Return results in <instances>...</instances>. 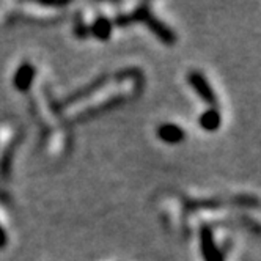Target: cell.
Segmentation results:
<instances>
[{
  "label": "cell",
  "mask_w": 261,
  "mask_h": 261,
  "mask_svg": "<svg viewBox=\"0 0 261 261\" xmlns=\"http://www.w3.org/2000/svg\"><path fill=\"white\" fill-rule=\"evenodd\" d=\"M7 244H8V238H7V233H5V230L2 228V225H0V249L7 247Z\"/></svg>",
  "instance_id": "4fadbf2b"
},
{
  "label": "cell",
  "mask_w": 261,
  "mask_h": 261,
  "mask_svg": "<svg viewBox=\"0 0 261 261\" xmlns=\"http://www.w3.org/2000/svg\"><path fill=\"white\" fill-rule=\"evenodd\" d=\"M156 136L161 142L169 143V145H178V143L184 142V139H186L184 129L175 123H162L161 126H158Z\"/></svg>",
  "instance_id": "8992f818"
},
{
  "label": "cell",
  "mask_w": 261,
  "mask_h": 261,
  "mask_svg": "<svg viewBox=\"0 0 261 261\" xmlns=\"http://www.w3.org/2000/svg\"><path fill=\"white\" fill-rule=\"evenodd\" d=\"M74 33H76V36H77L79 40H85L87 36L90 35V30H88L87 24L82 21L81 14L76 16V25H74Z\"/></svg>",
  "instance_id": "7c38bea8"
},
{
  "label": "cell",
  "mask_w": 261,
  "mask_h": 261,
  "mask_svg": "<svg viewBox=\"0 0 261 261\" xmlns=\"http://www.w3.org/2000/svg\"><path fill=\"white\" fill-rule=\"evenodd\" d=\"M129 19H130V22L136 21V22L146 24V27L156 35V38L167 46H173L176 43V33L172 29L167 27L162 21L158 19V17L151 13V8L148 4H140L133 11V14H129Z\"/></svg>",
  "instance_id": "6da1fadb"
},
{
  "label": "cell",
  "mask_w": 261,
  "mask_h": 261,
  "mask_svg": "<svg viewBox=\"0 0 261 261\" xmlns=\"http://www.w3.org/2000/svg\"><path fill=\"white\" fill-rule=\"evenodd\" d=\"M188 82L189 85L194 88V91L197 95L206 102L210 107H216L217 106V96L213 90V87L210 85V82L206 81V77L203 76V72L200 71H191L188 74Z\"/></svg>",
  "instance_id": "277c9868"
},
{
  "label": "cell",
  "mask_w": 261,
  "mask_h": 261,
  "mask_svg": "<svg viewBox=\"0 0 261 261\" xmlns=\"http://www.w3.org/2000/svg\"><path fill=\"white\" fill-rule=\"evenodd\" d=\"M123 102H124V98H123V96H114L112 99H109V101H106V102H102V104H98V106H95V107L88 109V110L85 112V114H82V115L77 117L76 120H77V121H84V120L95 118V117H98V115L106 114V112H109V110H114V109L120 107Z\"/></svg>",
  "instance_id": "ba28073f"
},
{
  "label": "cell",
  "mask_w": 261,
  "mask_h": 261,
  "mask_svg": "<svg viewBox=\"0 0 261 261\" xmlns=\"http://www.w3.org/2000/svg\"><path fill=\"white\" fill-rule=\"evenodd\" d=\"M198 123H200V127L203 130H206V133H214L217 130L222 124V115L217 107H210L203 112L198 118Z\"/></svg>",
  "instance_id": "9c48e42d"
},
{
  "label": "cell",
  "mask_w": 261,
  "mask_h": 261,
  "mask_svg": "<svg viewBox=\"0 0 261 261\" xmlns=\"http://www.w3.org/2000/svg\"><path fill=\"white\" fill-rule=\"evenodd\" d=\"M35 74H36V68L30 62H24L22 65H19V68H17L14 72L13 87L17 91L27 93L32 88V84L35 81Z\"/></svg>",
  "instance_id": "5b68a950"
},
{
  "label": "cell",
  "mask_w": 261,
  "mask_h": 261,
  "mask_svg": "<svg viewBox=\"0 0 261 261\" xmlns=\"http://www.w3.org/2000/svg\"><path fill=\"white\" fill-rule=\"evenodd\" d=\"M90 35L95 36L99 41H109L112 32H114V22H112L109 17L106 16H98L93 24L90 25Z\"/></svg>",
  "instance_id": "52a82bcc"
},
{
  "label": "cell",
  "mask_w": 261,
  "mask_h": 261,
  "mask_svg": "<svg viewBox=\"0 0 261 261\" xmlns=\"http://www.w3.org/2000/svg\"><path fill=\"white\" fill-rule=\"evenodd\" d=\"M225 204V201L222 200H217V198H213V200H194V201H188V210H198V208H204V210H216V208H220Z\"/></svg>",
  "instance_id": "8fae6325"
},
{
  "label": "cell",
  "mask_w": 261,
  "mask_h": 261,
  "mask_svg": "<svg viewBox=\"0 0 261 261\" xmlns=\"http://www.w3.org/2000/svg\"><path fill=\"white\" fill-rule=\"evenodd\" d=\"M19 142H21L19 137H14V140L7 146L5 153L2 154V158H0V176L5 178V179L11 175V162L14 158V150H16V146Z\"/></svg>",
  "instance_id": "30bf717a"
},
{
  "label": "cell",
  "mask_w": 261,
  "mask_h": 261,
  "mask_svg": "<svg viewBox=\"0 0 261 261\" xmlns=\"http://www.w3.org/2000/svg\"><path fill=\"white\" fill-rule=\"evenodd\" d=\"M109 81H110V76H109V74H102V76L96 77L95 81H91L88 85L79 88L77 91L71 93V95L66 96L62 102H57V104L54 106V109H55V110H57V109H65V107H68V106H71V104H74V102H79V101H82V99H85V98H88V96H91V95H95L96 91H99L102 87H106V84H107Z\"/></svg>",
  "instance_id": "7a4b0ae2"
},
{
  "label": "cell",
  "mask_w": 261,
  "mask_h": 261,
  "mask_svg": "<svg viewBox=\"0 0 261 261\" xmlns=\"http://www.w3.org/2000/svg\"><path fill=\"white\" fill-rule=\"evenodd\" d=\"M200 249L204 261H225V255L219 249L210 225L200 228Z\"/></svg>",
  "instance_id": "3957f363"
}]
</instances>
